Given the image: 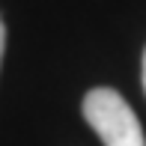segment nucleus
<instances>
[{"label":"nucleus","instance_id":"nucleus-1","mask_svg":"<svg viewBox=\"0 0 146 146\" xmlns=\"http://www.w3.org/2000/svg\"><path fill=\"white\" fill-rule=\"evenodd\" d=\"M84 119L104 146H146L137 113L110 87H96L84 96Z\"/></svg>","mask_w":146,"mask_h":146},{"label":"nucleus","instance_id":"nucleus-2","mask_svg":"<svg viewBox=\"0 0 146 146\" xmlns=\"http://www.w3.org/2000/svg\"><path fill=\"white\" fill-rule=\"evenodd\" d=\"M3 51H6V24L0 18V63H3Z\"/></svg>","mask_w":146,"mask_h":146},{"label":"nucleus","instance_id":"nucleus-3","mask_svg":"<svg viewBox=\"0 0 146 146\" xmlns=\"http://www.w3.org/2000/svg\"><path fill=\"white\" fill-rule=\"evenodd\" d=\"M143 90H146V51H143Z\"/></svg>","mask_w":146,"mask_h":146}]
</instances>
